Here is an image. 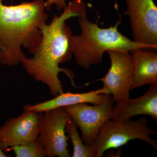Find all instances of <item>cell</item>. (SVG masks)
Returning a JSON list of instances; mask_svg holds the SVG:
<instances>
[{
  "instance_id": "cell-1",
  "label": "cell",
  "mask_w": 157,
  "mask_h": 157,
  "mask_svg": "<svg viewBox=\"0 0 157 157\" xmlns=\"http://www.w3.org/2000/svg\"><path fill=\"white\" fill-rule=\"evenodd\" d=\"M59 16L55 14L49 24L40 27L42 38L33 58H22L21 64L26 73L36 81L48 86L49 93L56 97L64 92L59 73H64L74 85V74L71 70L60 67V64L71 60L73 33L66 21L72 17L87 14L83 0H72Z\"/></svg>"
},
{
  "instance_id": "cell-2",
  "label": "cell",
  "mask_w": 157,
  "mask_h": 157,
  "mask_svg": "<svg viewBox=\"0 0 157 157\" xmlns=\"http://www.w3.org/2000/svg\"><path fill=\"white\" fill-rule=\"evenodd\" d=\"M0 0V64L12 67L21 63L22 48L33 54L42 38L40 27L47 23L45 0L6 6Z\"/></svg>"
},
{
  "instance_id": "cell-3",
  "label": "cell",
  "mask_w": 157,
  "mask_h": 157,
  "mask_svg": "<svg viewBox=\"0 0 157 157\" xmlns=\"http://www.w3.org/2000/svg\"><path fill=\"white\" fill-rule=\"evenodd\" d=\"M77 17L81 33L72 35L71 48L76 63L82 69L88 70L93 65L101 63L104 52L108 51L130 52L137 48H150L122 35L118 30L121 20L114 26L104 29L89 20L87 14Z\"/></svg>"
},
{
  "instance_id": "cell-4",
  "label": "cell",
  "mask_w": 157,
  "mask_h": 157,
  "mask_svg": "<svg viewBox=\"0 0 157 157\" xmlns=\"http://www.w3.org/2000/svg\"><path fill=\"white\" fill-rule=\"evenodd\" d=\"M147 123L148 120L144 117L125 121H107L91 146L95 157H102L106 151L127 145L130 140L135 139L145 141L156 150L157 141L151 137L156 135V132L147 126Z\"/></svg>"
},
{
  "instance_id": "cell-5",
  "label": "cell",
  "mask_w": 157,
  "mask_h": 157,
  "mask_svg": "<svg viewBox=\"0 0 157 157\" xmlns=\"http://www.w3.org/2000/svg\"><path fill=\"white\" fill-rule=\"evenodd\" d=\"M114 103L111 95L105 94L104 101L98 105L79 103L63 107L80 129L85 144L91 146L104 123L112 120Z\"/></svg>"
},
{
  "instance_id": "cell-6",
  "label": "cell",
  "mask_w": 157,
  "mask_h": 157,
  "mask_svg": "<svg viewBox=\"0 0 157 157\" xmlns=\"http://www.w3.org/2000/svg\"><path fill=\"white\" fill-rule=\"evenodd\" d=\"M40 132L39 137L46 157H70L68 148V136L66 126L71 119L63 107H60L39 113Z\"/></svg>"
},
{
  "instance_id": "cell-7",
  "label": "cell",
  "mask_w": 157,
  "mask_h": 157,
  "mask_svg": "<svg viewBox=\"0 0 157 157\" xmlns=\"http://www.w3.org/2000/svg\"><path fill=\"white\" fill-rule=\"evenodd\" d=\"M111 65L109 71L99 80L103 82L106 94L112 96L114 103H121L130 98V91L134 78V66L130 52L110 50Z\"/></svg>"
},
{
  "instance_id": "cell-8",
  "label": "cell",
  "mask_w": 157,
  "mask_h": 157,
  "mask_svg": "<svg viewBox=\"0 0 157 157\" xmlns=\"http://www.w3.org/2000/svg\"><path fill=\"white\" fill-rule=\"evenodd\" d=\"M133 41L157 48V7L153 0H126Z\"/></svg>"
},
{
  "instance_id": "cell-9",
  "label": "cell",
  "mask_w": 157,
  "mask_h": 157,
  "mask_svg": "<svg viewBox=\"0 0 157 157\" xmlns=\"http://www.w3.org/2000/svg\"><path fill=\"white\" fill-rule=\"evenodd\" d=\"M40 127L39 113L24 109L20 115L10 118L0 127V147L5 152L12 147L36 139Z\"/></svg>"
},
{
  "instance_id": "cell-10",
  "label": "cell",
  "mask_w": 157,
  "mask_h": 157,
  "mask_svg": "<svg viewBox=\"0 0 157 157\" xmlns=\"http://www.w3.org/2000/svg\"><path fill=\"white\" fill-rule=\"evenodd\" d=\"M139 115L149 116L157 121V84L150 85L143 95L130 98L113 107L112 120L125 121Z\"/></svg>"
},
{
  "instance_id": "cell-11",
  "label": "cell",
  "mask_w": 157,
  "mask_h": 157,
  "mask_svg": "<svg viewBox=\"0 0 157 157\" xmlns=\"http://www.w3.org/2000/svg\"><path fill=\"white\" fill-rule=\"evenodd\" d=\"M105 94L106 91L103 88L86 93L63 92L44 102L33 105L26 104L24 106V109L41 113L79 103H90L98 105L104 101Z\"/></svg>"
},
{
  "instance_id": "cell-12",
  "label": "cell",
  "mask_w": 157,
  "mask_h": 157,
  "mask_svg": "<svg viewBox=\"0 0 157 157\" xmlns=\"http://www.w3.org/2000/svg\"><path fill=\"white\" fill-rule=\"evenodd\" d=\"M137 48L130 51L134 66L131 91L146 85L157 84V54Z\"/></svg>"
},
{
  "instance_id": "cell-13",
  "label": "cell",
  "mask_w": 157,
  "mask_h": 157,
  "mask_svg": "<svg viewBox=\"0 0 157 157\" xmlns=\"http://www.w3.org/2000/svg\"><path fill=\"white\" fill-rule=\"evenodd\" d=\"M78 128L72 118L68 122L66 126V133L71 140L73 146V157H95L92 147L86 145L78 131Z\"/></svg>"
},
{
  "instance_id": "cell-14",
  "label": "cell",
  "mask_w": 157,
  "mask_h": 157,
  "mask_svg": "<svg viewBox=\"0 0 157 157\" xmlns=\"http://www.w3.org/2000/svg\"><path fill=\"white\" fill-rule=\"evenodd\" d=\"M13 151L16 157H46L43 145L39 137L21 145L12 147L6 152Z\"/></svg>"
},
{
  "instance_id": "cell-15",
  "label": "cell",
  "mask_w": 157,
  "mask_h": 157,
  "mask_svg": "<svg viewBox=\"0 0 157 157\" xmlns=\"http://www.w3.org/2000/svg\"><path fill=\"white\" fill-rule=\"evenodd\" d=\"M45 7L47 11H50L52 6L55 5L57 9L62 10L67 6L66 0H45Z\"/></svg>"
},
{
  "instance_id": "cell-16",
  "label": "cell",
  "mask_w": 157,
  "mask_h": 157,
  "mask_svg": "<svg viewBox=\"0 0 157 157\" xmlns=\"http://www.w3.org/2000/svg\"><path fill=\"white\" fill-rule=\"evenodd\" d=\"M8 157L7 155L5 154V152L3 151L2 150L0 147V157Z\"/></svg>"
}]
</instances>
